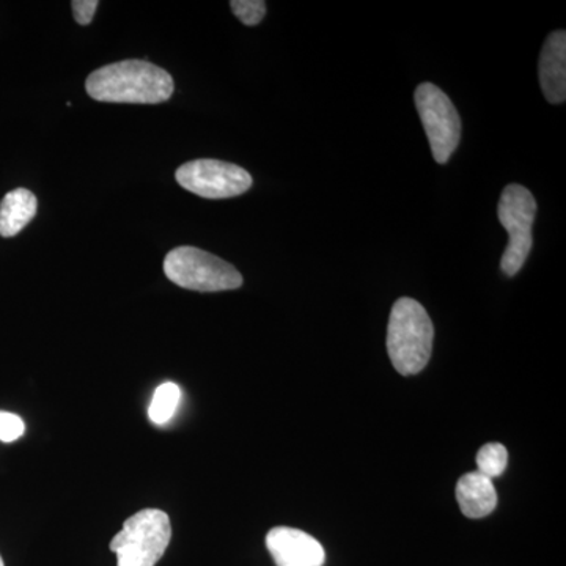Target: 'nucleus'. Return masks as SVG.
Masks as SVG:
<instances>
[{"instance_id":"nucleus-9","label":"nucleus","mask_w":566,"mask_h":566,"mask_svg":"<svg viewBox=\"0 0 566 566\" xmlns=\"http://www.w3.org/2000/svg\"><path fill=\"white\" fill-rule=\"evenodd\" d=\"M539 85L551 104H564L566 99V33H551L543 46L538 63Z\"/></svg>"},{"instance_id":"nucleus-1","label":"nucleus","mask_w":566,"mask_h":566,"mask_svg":"<svg viewBox=\"0 0 566 566\" xmlns=\"http://www.w3.org/2000/svg\"><path fill=\"white\" fill-rule=\"evenodd\" d=\"M85 88L96 102L161 104L172 96L174 80L150 62L123 61L93 71Z\"/></svg>"},{"instance_id":"nucleus-2","label":"nucleus","mask_w":566,"mask_h":566,"mask_svg":"<svg viewBox=\"0 0 566 566\" xmlns=\"http://www.w3.org/2000/svg\"><path fill=\"white\" fill-rule=\"evenodd\" d=\"M434 327L423 305L411 297L394 304L387 326V353L395 370L417 375L427 367L433 352Z\"/></svg>"},{"instance_id":"nucleus-12","label":"nucleus","mask_w":566,"mask_h":566,"mask_svg":"<svg viewBox=\"0 0 566 566\" xmlns=\"http://www.w3.org/2000/svg\"><path fill=\"white\" fill-rule=\"evenodd\" d=\"M181 400V389L175 382H164L155 390L148 416L156 424H164L172 419Z\"/></svg>"},{"instance_id":"nucleus-10","label":"nucleus","mask_w":566,"mask_h":566,"mask_svg":"<svg viewBox=\"0 0 566 566\" xmlns=\"http://www.w3.org/2000/svg\"><path fill=\"white\" fill-rule=\"evenodd\" d=\"M457 501L463 515L471 520L491 515L497 506L493 480L476 471L464 474L458 480Z\"/></svg>"},{"instance_id":"nucleus-5","label":"nucleus","mask_w":566,"mask_h":566,"mask_svg":"<svg viewBox=\"0 0 566 566\" xmlns=\"http://www.w3.org/2000/svg\"><path fill=\"white\" fill-rule=\"evenodd\" d=\"M497 214L510 238L502 255L501 268L505 275L513 277L526 263L534 245L532 227L536 214L535 197L524 186L509 185L502 192Z\"/></svg>"},{"instance_id":"nucleus-4","label":"nucleus","mask_w":566,"mask_h":566,"mask_svg":"<svg viewBox=\"0 0 566 566\" xmlns=\"http://www.w3.org/2000/svg\"><path fill=\"white\" fill-rule=\"evenodd\" d=\"M164 273L175 285L192 292H227L243 285V275L237 268L192 245H181L167 253Z\"/></svg>"},{"instance_id":"nucleus-6","label":"nucleus","mask_w":566,"mask_h":566,"mask_svg":"<svg viewBox=\"0 0 566 566\" xmlns=\"http://www.w3.org/2000/svg\"><path fill=\"white\" fill-rule=\"evenodd\" d=\"M416 107L430 140L436 163L447 164L461 139V120L457 107L441 88L423 82L416 91Z\"/></svg>"},{"instance_id":"nucleus-13","label":"nucleus","mask_w":566,"mask_h":566,"mask_svg":"<svg viewBox=\"0 0 566 566\" xmlns=\"http://www.w3.org/2000/svg\"><path fill=\"white\" fill-rule=\"evenodd\" d=\"M509 464V452L502 444L493 442V444L483 446L476 453V468L480 474L488 476V479H495L504 474Z\"/></svg>"},{"instance_id":"nucleus-3","label":"nucleus","mask_w":566,"mask_h":566,"mask_svg":"<svg viewBox=\"0 0 566 566\" xmlns=\"http://www.w3.org/2000/svg\"><path fill=\"white\" fill-rule=\"evenodd\" d=\"M170 538L169 515L163 510L145 509L125 521L109 547L117 554L118 566H155L166 553Z\"/></svg>"},{"instance_id":"nucleus-8","label":"nucleus","mask_w":566,"mask_h":566,"mask_svg":"<svg viewBox=\"0 0 566 566\" xmlns=\"http://www.w3.org/2000/svg\"><path fill=\"white\" fill-rule=\"evenodd\" d=\"M266 546L277 566H323L326 558L322 543L300 528H273Z\"/></svg>"},{"instance_id":"nucleus-7","label":"nucleus","mask_w":566,"mask_h":566,"mask_svg":"<svg viewBox=\"0 0 566 566\" xmlns=\"http://www.w3.org/2000/svg\"><path fill=\"white\" fill-rule=\"evenodd\" d=\"M177 181L186 191L203 199H230L252 188V177L243 167L218 159H196L182 164Z\"/></svg>"},{"instance_id":"nucleus-14","label":"nucleus","mask_w":566,"mask_h":566,"mask_svg":"<svg viewBox=\"0 0 566 566\" xmlns=\"http://www.w3.org/2000/svg\"><path fill=\"white\" fill-rule=\"evenodd\" d=\"M230 7L238 20L245 25L260 24L266 14V2L263 0H233Z\"/></svg>"},{"instance_id":"nucleus-16","label":"nucleus","mask_w":566,"mask_h":566,"mask_svg":"<svg viewBox=\"0 0 566 566\" xmlns=\"http://www.w3.org/2000/svg\"><path fill=\"white\" fill-rule=\"evenodd\" d=\"M98 6L99 2H96V0H74V2H71L74 20H76L77 24L81 25L91 24Z\"/></svg>"},{"instance_id":"nucleus-15","label":"nucleus","mask_w":566,"mask_h":566,"mask_svg":"<svg viewBox=\"0 0 566 566\" xmlns=\"http://www.w3.org/2000/svg\"><path fill=\"white\" fill-rule=\"evenodd\" d=\"M25 424L20 416L0 411V441L13 442L24 434Z\"/></svg>"},{"instance_id":"nucleus-11","label":"nucleus","mask_w":566,"mask_h":566,"mask_svg":"<svg viewBox=\"0 0 566 566\" xmlns=\"http://www.w3.org/2000/svg\"><path fill=\"white\" fill-rule=\"evenodd\" d=\"M36 210L39 202L29 189L18 188L7 193L0 203V237H17L35 218Z\"/></svg>"},{"instance_id":"nucleus-17","label":"nucleus","mask_w":566,"mask_h":566,"mask_svg":"<svg viewBox=\"0 0 566 566\" xmlns=\"http://www.w3.org/2000/svg\"><path fill=\"white\" fill-rule=\"evenodd\" d=\"M0 566H6V565H3L2 557H0Z\"/></svg>"}]
</instances>
